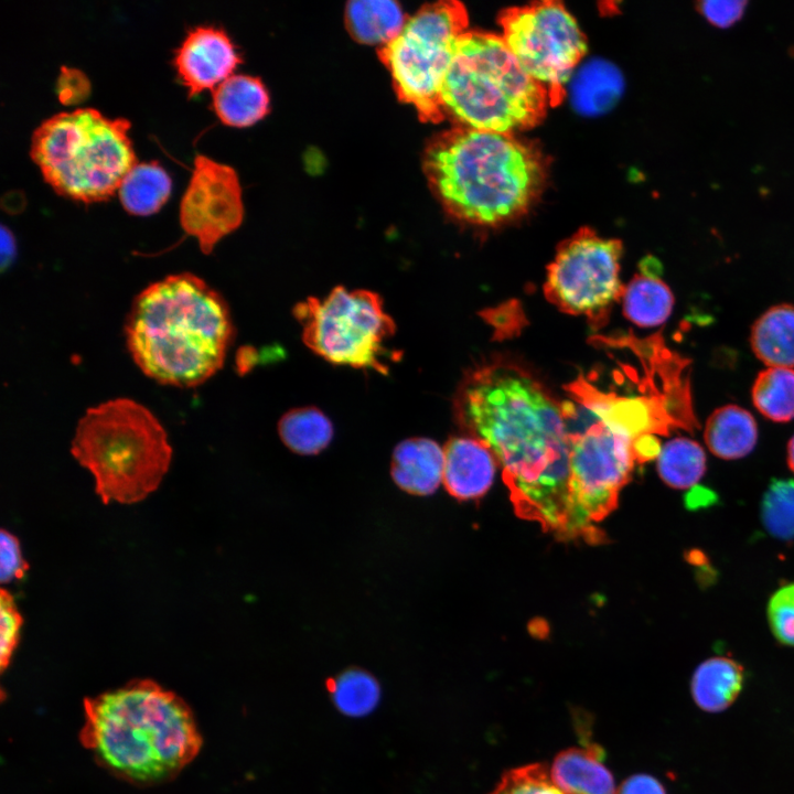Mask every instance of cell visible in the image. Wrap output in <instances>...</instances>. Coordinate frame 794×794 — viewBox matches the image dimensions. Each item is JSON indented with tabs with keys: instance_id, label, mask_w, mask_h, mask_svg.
Here are the masks:
<instances>
[{
	"instance_id": "26",
	"label": "cell",
	"mask_w": 794,
	"mask_h": 794,
	"mask_svg": "<svg viewBox=\"0 0 794 794\" xmlns=\"http://www.w3.org/2000/svg\"><path fill=\"white\" fill-rule=\"evenodd\" d=\"M758 411L775 422L794 419V369L768 367L760 372L751 390Z\"/></svg>"
},
{
	"instance_id": "6",
	"label": "cell",
	"mask_w": 794,
	"mask_h": 794,
	"mask_svg": "<svg viewBox=\"0 0 794 794\" xmlns=\"http://www.w3.org/2000/svg\"><path fill=\"white\" fill-rule=\"evenodd\" d=\"M71 453L94 475L105 504L144 500L158 489L172 459L160 421L129 398L88 408L76 427Z\"/></svg>"
},
{
	"instance_id": "21",
	"label": "cell",
	"mask_w": 794,
	"mask_h": 794,
	"mask_svg": "<svg viewBox=\"0 0 794 794\" xmlns=\"http://www.w3.org/2000/svg\"><path fill=\"white\" fill-rule=\"evenodd\" d=\"M408 18L391 0L350 1L345 7V26L358 43L384 46L403 30Z\"/></svg>"
},
{
	"instance_id": "23",
	"label": "cell",
	"mask_w": 794,
	"mask_h": 794,
	"mask_svg": "<svg viewBox=\"0 0 794 794\" xmlns=\"http://www.w3.org/2000/svg\"><path fill=\"white\" fill-rule=\"evenodd\" d=\"M172 181L155 161L135 164L118 189L122 207L132 215L157 213L171 194Z\"/></svg>"
},
{
	"instance_id": "5",
	"label": "cell",
	"mask_w": 794,
	"mask_h": 794,
	"mask_svg": "<svg viewBox=\"0 0 794 794\" xmlns=\"http://www.w3.org/2000/svg\"><path fill=\"white\" fill-rule=\"evenodd\" d=\"M441 100L462 127L514 133L536 126L550 98L519 64L501 35L465 31L446 73Z\"/></svg>"
},
{
	"instance_id": "27",
	"label": "cell",
	"mask_w": 794,
	"mask_h": 794,
	"mask_svg": "<svg viewBox=\"0 0 794 794\" xmlns=\"http://www.w3.org/2000/svg\"><path fill=\"white\" fill-rule=\"evenodd\" d=\"M662 480L675 489L695 485L706 471V454L696 441L675 438L662 447L657 458Z\"/></svg>"
},
{
	"instance_id": "3",
	"label": "cell",
	"mask_w": 794,
	"mask_h": 794,
	"mask_svg": "<svg viewBox=\"0 0 794 794\" xmlns=\"http://www.w3.org/2000/svg\"><path fill=\"white\" fill-rule=\"evenodd\" d=\"M138 367L163 385L195 387L224 364L233 337L222 296L190 272L167 276L133 300L125 324Z\"/></svg>"
},
{
	"instance_id": "1",
	"label": "cell",
	"mask_w": 794,
	"mask_h": 794,
	"mask_svg": "<svg viewBox=\"0 0 794 794\" xmlns=\"http://www.w3.org/2000/svg\"><path fill=\"white\" fill-rule=\"evenodd\" d=\"M457 414L503 470L516 514L557 538L586 540L570 497V449L560 404L521 366L494 362L462 384Z\"/></svg>"
},
{
	"instance_id": "36",
	"label": "cell",
	"mask_w": 794,
	"mask_h": 794,
	"mask_svg": "<svg viewBox=\"0 0 794 794\" xmlns=\"http://www.w3.org/2000/svg\"><path fill=\"white\" fill-rule=\"evenodd\" d=\"M616 794H666V792L655 777L637 774L625 780Z\"/></svg>"
},
{
	"instance_id": "12",
	"label": "cell",
	"mask_w": 794,
	"mask_h": 794,
	"mask_svg": "<svg viewBox=\"0 0 794 794\" xmlns=\"http://www.w3.org/2000/svg\"><path fill=\"white\" fill-rule=\"evenodd\" d=\"M179 216L183 230L197 239L202 253L211 254L216 243L237 229L244 218L236 171L197 153Z\"/></svg>"
},
{
	"instance_id": "10",
	"label": "cell",
	"mask_w": 794,
	"mask_h": 794,
	"mask_svg": "<svg viewBox=\"0 0 794 794\" xmlns=\"http://www.w3.org/2000/svg\"><path fill=\"white\" fill-rule=\"evenodd\" d=\"M498 22L519 64L546 88L550 105L559 104L587 51L576 19L561 2L544 0L505 9Z\"/></svg>"
},
{
	"instance_id": "32",
	"label": "cell",
	"mask_w": 794,
	"mask_h": 794,
	"mask_svg": "<svg viewBox=\"0 0 794 794\" xmlns=\"http://www.w3.org/2000/svg\"><path fill=\"white\" fill-rule=\"evenodd\" d=\"M0 666L3 673L18 646L23 624L14 598L6 589L0 592Z\"/></svg>"
},
{
	"instance_id": "35",
	"label": "cell",
	"mask_w": 794,
	"mask_h": 794,
	"mask_svg": "<svg viewBox=\"0 0 794 794\" xmlns=\"http://www.w3.org/2000/svg\"><path fill=\"white\" fill-rule=\"evenodd\" d=\"M89 81L78 69L63 67L57 81L60 100L65 104L83 101L89 94Z\"/></svg>"
},
{
	"instance_id": "34",
	"label": "cell",
	"mask_w": 794,
	"mask_h": 794,
	"mask_svg": "<svg viewBox=\"0 0 794 794\" xmlns=\"http://www.w3.org/2000/svg\"><path fill=\"white\" fill-rule=\"evenodd\" d=\"M747 6L744 0H702L696 2V10L712 25L728 28L742 18Z\"/></svg>"
},
{
	"instance_id": "13",
	"label": "cell",
	"mask_w": 794,
	"mask_h": 794,
	"mask_svg": "<svg viewBox=\"0 0 794 794\" xmlns=\"http://www.w3.org/2000/svg\"><path fill=\"white\" fill-rule=\"evenodd\" d=\"M240 63L242 58L224 30L202 25L189 31L173 60L189 97L214 89L230 77Z\"/></svg>"
},
{
	"instance_id": "14",
	"label": "cell",
	"mask_w": 794,
	"mask_h": 794,
	"mask_svg": "<svg viewBox=\"0 0 794 794\" xmlns=\"http://www.w3.org/2000/svg\"><path fill=\"white\" fill-rule=\"evenodd\" d=\"M443 484L458 500L483 495L495 475V457L490 448L474 437H454L443 448Z\"/></svg>"
},
{
	"instance_id": "7",
	"label": "cell",
	"mask_w": 794,
	"mask_h": 794,
	"mask_svg": "<svg viewBox=\"0 0 794 794\" xmlns=\"http://www.w3.org/2000/svg\"><path fill=\"white\" fill-rule=\"evenodd\" d=\"M129 129L126 118H108L94 108L62 111L34 130L30 157L58 195L103 202L138 163Z\"/></svg>"
},
{
	"instance_id": "24",
	"label": "cell",
	"mask_w": 794,
	"mask_h": 794,
	"mask_svg": "<svg viewBox=\"0 0 794 794\" xmlns=\"http://www.w3.org/2000/svg\"><path fill=\"white\" fill-rule=\"evenodd\" d=\"M674 296L669 287L654 276L635 275L623 293V312L639 326H656L672 313Z\"/></svg>"
},
{
	"instance_id": "15",
	"label": "cell",
	"mask_w": 794,
	"mask_h": 794,
	"mask_svg": "<svg viewBox=\"0 0 794 794\" xmlns=\"http://www.w3.org/2000/svg\"><path fill=\"white\" fill-rule=\"evenodd\" d=\"M443 448L428 438H410L396 446L390 474L403 491L414 495H429L443 481Z\"/></svg>"
},
{
	"instance_id": "38",
	"label": "cell",
	"mask_w": 794,
	"mask_h": 794,
	"mask_svg": "<svg viewBox=\"0 0 794 794\" xmlns=\"http://www.w3.org/2000/svg\"><path fill=\"white\" fill-rule=\"evenodd\" d=\"M787 464L790 469L794 472V436L790 439L787 443Z\"/></svg>"
},
{
	"instance_id": "9",
	"label": "cell",
	"mask_w": 794,
	"mask_h": 794,
	"mask_svg": "<svg viewBox=\"0 0 794 794\" xmlns=\"http://www.w3.org/2000/svg\"><path fill=\"white\" fill-rule=\"evenodd\" d=\"M293 314L304 344L325 361L387 374V357L396 353L385 344L395 334V323L377 293L337 286L324 298L299 302Z\"/></svg>"
},
{
	"instance_id": "4",
	"label": "cell",
	"mask_w": 794,
	"mask_h": 794,
	"mask_svg": "<svg viewBox=\"0 0 794 794\" xmlns=\"http://www.w3.org/2000/svg\"><path fill=\"white\" fill-rule=\"evenodd\" d=\"M423 172L450 215L495 226L528 211L544 189L547 162L514 133L459 126L428 144Z\"/></svg>"
},
{
	"instance_id": "8",
	"label": "cell",
	"mask_w": 794,
	"mask_h": 794,
	"mask_svg": "<svg viewBox=\"0 0 794 794\" xmlns=\"http://www.w3.org/2000/svg\"><path fill=\"white\" fill-rule=\"evenodd\" d=\"M469 17L455 0L422 6L408 18L401 32L378 49V57L389 71L398 99L414 106L422 122L444 119L442 83L453 46L468 31Z\"/></svg>"
},
{
	"instance_id": "37",
	"label": "cell",
	"mask_w": 794,
	"mask_h": 794,
	"mask_svg": "<svg viewBox=\"0 0 794 794\" xmlns=\"http://www.w3.org/2000/svg\"><path fill=\"white\" fill-rule=\"evenodd\" d=\"M15 240L13 235L8 228L2 226L1 228V269L2 271L8 268L13 259L15 258Z\"/></svg>"
},
{
	"instance_id": "29",
	"label": "cell",
	"mask_w": 794,
	"mask_h": 794,
	"mask_svg": "<svg viewBox=\"0 0 794 794\" xmlns=\"http://www.w3.org/2000/svg\"><path fill=\"white\" fill-rule=\"evenodd\" d=\"M761 519L772 536L794 539L793 480H774L769 485L761 502Z\"/></svg>"
},
{
	"instance_id": "31",
	"label": "cell",
	"mask_w": 794,
	"mask_h": 794,
	"mask_svg": "<svg viewBox=\"0 0 794 794\" xmlns=\"http://www.w3.org/2000/svg\"><path fill=\"white\" fill-rule=\"evenodd\" d=\"M768 622L775 639L794 646V582L777 589L768 603Z\"/></svg>"
},
{
	"instance_id": "20",
	"label": "cell",
	"mask_w": 794,
	"mask_h": 794,
	"mask_svg": "<svg viewBox=\"0 0 794 794\" xmlns=\"http://www.w3.org/2000/svg\"><path fill=\"white\" fill-rule=\"evenodd\" d=\"M744 679L743 667L734 659L717 656L700 663L690 683L696 705L708 712L727 709L738 697Z\"/></svg>"
},
{
	"instance_id": "30",
	"label": "cell",
	"mask_w": 794,
	"mask_h": 794,
	"mask_svg": "<svg viewBox=\"0 0 794 794\" xmlns=\"http://www.w3.org/2000/svg\"><path fill=\"white\" fill-rule=\"evenodd\" d=\"M490 794H565L554 782L550 769L533 763L507 771Z\"/></svg>"
},
{
	"instance_id": "33",
	"label": "cell",
	"mask_w": 794,
	"mask_h": 794,
	"mask_svg": "<svg viewBox=\"0 0 794 794\" xmlns=\"http://www.w3.org/2000/svg\"><path fill=\"white\" fill-rule=\"evenodd\" d=\"M0 554L1 582L9 583L22 579L29 565L23 558L18 537L4 528L0 533Z\"/></svg>"
},
{
	"instance_id": "11",
	"label": "cell",
	"mask_w": 794,
	"mask_h": 794,
	"mask_svg": "<svg viewBox=\"0 0 794 794\" xmlns=\"http://www.w3.org/2000/svg\"><path fill=\"white\" fill-rule=\"evenodd\" d=\"M621 256L620 240L601 237L590 228L579 229L558 246L548 265L547 300L565 313L600 322L624 293Z\"/></svg>"
},
{
	"instance_id": "17",
	"label": "cell",
	"mask_w": 794,
	"mask_h": 794,
	"mask_svg": "<svg viewBox=\"0 0 794 794\" xmlns=\"http://www.w3.org/2000/svg\"><path fill=\"white\" fill-rule=\"evenodd\" d=\"M213 109L230 127H249L269 111V95L259 78L232 75L213 89Z\"/></svg>"
},
{
	"instance_id": "22",
	"label": "cell",
	"mask_w": 794,
	"mask_h": 794,
	"mask_svg": "<svg viewBox=\"0 0 794 794\" xmlns=\"http://www.w3.org/2000/svg\"><path fill=\"white\" fill-rule=\"evenodd\" d=\"M576 71L569 83L572 104L580 112L597 115L615 104L623 89V78L613 64L592 60Z\"/></svg>"
},
{
	"instance_id": "2",
	"label": "cell",
	"mask_w": 794,
	"mask_h": 794,
	"mask_svg": "<svg viewBox=\"0 0 794 794\" xmlns=\"http://www.w3.org/2000/svg\"><path fill=\"white\" fill-rule=\"evenodd\" d=\"M83 706L81 743L99 766L130 784L172 781L202 748L190 706L154 680H130Z\"/></svg>"
},
{
	"instance_id": "16",
	"label": "cell",
	"mask_w": 794,
	"mask_h": 794,
	"mask_svg": "<svg viewBox=\"0 0 794 794\" xmlns=\"http://www.w3.org/2000/svg\"><path fill=\"white\" fill-rule=\"evenodd\" d=\"M602 758L597 745L567 749L555 758L550 775L565 794H616Z\"/></svg>"
},
{
	"instance_id": "18",
	"label": "cell",
	"mask_w": 794,
	"mask_h": 794,
	"mask_svg": "<svg viewBox=\"0 0 794 794\" xmlns=\"http://www.w3.org/2000/svg\"><path fill=\"white\" fill-rule=\"evenodd\" d=\"M750 344L769 367H794V305L771 307L752 324Z\"/></svg>"
},
{
	"instance_id": "19",
	"label": "cell",
	"mask_w": 794,
	"mask_h": 794,
	"mask_svg": "<svg viewBox=\"0 0 794 794\" xmlns=\"http://www.w3.org/2000/svg\"><path fill=\"white\" fill-rule=\"evenodd\" d=\"M704 439L716 457L725 460L749 454L758 440L753 416L737 405H726L712 411L706 421Z\"/></svg>"
},
{
	"instance_id": "28",
	"label": "cell",
	"mask_w": 794,
	"mask_h": 794,
	"mask_svg": "<svg viewBox=\"0 0 794 794\" xmlns=\"http://www.w3.org/2000/svg\"><path fill=\"white\" fill-rule=\"evenodd\" d=\"M329 690L336 707L350 716L369 712L378 701L379 686L365 670L348 669L329 682Z\"/></svg>"
},
{
	"instance_id": "25",
	"label": "cell",
	"mask_w": 794,
	"mask_h": 794,
	"mask_svg": "<svg viewBox=\"0 0 794 794\" xmlns=\"http://www.w3.org/2000/svg\"><path fill=\"white\" fill-rule=\"evenodd\" d=\"M278 432L291 451L312 455L323 451L333 438L331 420L315 407L294 408L279 420Z\"/></svg>"
}]
</instances>
